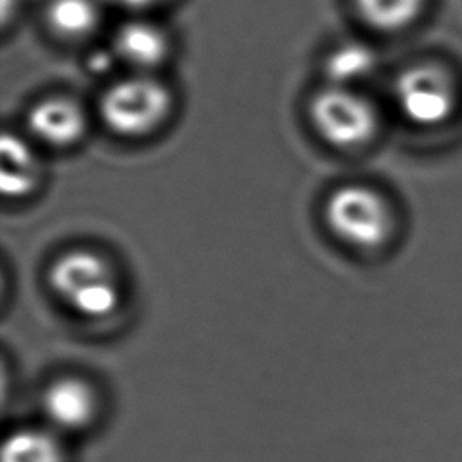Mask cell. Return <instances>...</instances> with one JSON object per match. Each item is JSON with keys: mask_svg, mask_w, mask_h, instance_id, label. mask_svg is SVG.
I'll return each instance as SVG.
<instances>
[{"mask_svg": "<svg viewBox=\"0 0 462 462\" xmlns=\"http://www.w3.org/2000/svg\"><path fill=\"white\" fill-rule=\"evenodd\" d=\"M310 117L319 135L341 148L366 143L377 126V116L370 101L339 85H332L314 96Z\"/></svg>", "mask_w": 462, "mask_h": 462, "instance_id": "4", "label": "cell"}, {"mask_svg": "<svg viewBox=\"0 0 462 462\" xmlns=\"http://www.w3.org/2000/svg\"><path fill=\"white\" fill-rule=\"evenodd\" d=\"M101 117L119 135H143L155 128L170 110V92L148 76L116 81L101 97Z\"/></svg>", "mask_w": 462, "mask_h": 462, "instance_id": "3", "label": "cell"}, {"mask_svg": "<svg viewBox=\"0 0 462 462\" xmlns=\"http://www.w3.org/2000/svg\"><path fill=\"white\" fill-rule=\"evenodd\" d=\"M27 125L32 135L43 143L67 146L83 135L85 114L81 106L69 97H49L29 110Z\"/></svg>", "mask_w": 462, "mask_h": 462, "instance_id": "7", "label": "cell"}, {"mask_svg": "<svg viewBox=\"0 0 462 462\" xmlns=\"http://www.w3.org/2000/svg\"><path fill=\"white\" fill-rule=\"evenodd\" d=\"M374 65V54L363 43H345L330 52L325 61L327 76L334 85L348 83L366 76Z\"/></svg>", "mask_w": 462, "mask_h": 462, "instance_id": "12", "label": "cell"}, {"mask_svg": "<svg viewBox=\"0 0 462 462\" xmlns=\"http://www.w3.org/2000/svg\"><path fill=\"white\" fill-rule=\"evenodd\" d=\"M0 188L5 197H22L32 191L40 177V164L32 148L14 134L5 132L0 143Z\"/></svg>", "mask_w": 462, "mask_h": 462, "instance_id": "9", "label": "cell"}, {"mask_svg": "<svg viewBox=\"0 0 462 462\" xmlns=\"http://www.w3.org/2000/svg\"><path fill=\"white\" fill-rule=\"evenodd\" d=\"M42 411L56 433L85 428L97 411L94 388L79 377H61L51 383L42 395Z\"/></svg>", "mask_w": 462, "mask_h": 462, "instance_id": "6", "label": "cell"}, {"mask_svg": "<svg viewBox=\"0 0 462 462\" xmlns=\"http://www.w3.org/2000/svg\"><path fill=\"white\" fill-rule=\"evenodd\" d=\"M47 20L60 36L83 38L96 29L99 7L96 0H51Z\"/></svg>", "mask_w": 462, "mask_h": 462, "instance_id": "11", "label": "cell"}, {"mask_svg": "<svg viewBox=\"0 0 462 462\" xmlns=\"http://www.w3.org/2000/svg\"><path fill=\"white\" fill-rule=\"evenodd\" d=\"M325 220L336 238L356 249H377L393 231L388 202L377 191L357 184L337 188L328 197Z\"/></svg>", "mask_w": 462, "mask_h": 462, "instance_id": "2", "label": "cell"}, {"mask_svg": "<svg viewBox=\"0 0 462 462\" xmlns=\"http://www.w3.org/2000/svg\"><path fill=\"white\" fill-rule=\"evenodd\" d=\"M2 462H65L60 433L47 428H23L2 446Z\"/></svg>", "mask_w": 462, "mask_h": 462, "instance_id": "10", "label": "cell"}, {"mask_svg": "<svg viewBox=\"0 0 462 462\" xmlns=\"http://www.w3.org/2000/svg\"><path fill=\"white\" fill-rule=\"evenodd\" d=\"M110 63V58L108 56H105V54H97V56H94V58H90V67H97V69H105L106 65Z\"/></svg>", "mask_w": 462, "mask_h": 462, "instance_id": "15", "label": "cell"}, {"mask_svg": "<svg viewBox=\"0 0 462 462\" xmlns=\"http://www.w3.org/2000/svg\"><path fill=\"white\" fill-rule=\"evenodd\" d=\"M168 52V38L157 25L143 20L123 23L114 38V54L139 70L157 67Z\"/></svg>", "mask_w": 462, "mask_h": 462, "instance_id": "8", "label": "cell"}, {"mask_svg": "<svg viewBox=\"0 0 462 462\" xmlns=\"http://www.w3.org/2000/svg\"><path fill=\"white\" fill-rule=\"evenodd\" d=\"M356 5L370 25L383 31H395L417 16L422 0H356Z\"/></svg>", "mask_w": 462, "mask_h": 462, "instance_id": "13", "label": "cell"}, {"mask_svg": "<svg viewBox=\"0 0 462 462\" xmlns=\"http://www.w3.org/2000/svg\"><path fill=\"white\" fill-rule=\"evenodd\" d=\"M116 4L119 5H125V7H132V9H143V7H150L161 0H114Z\"/></svg>", "mask_w": 462, "mask_h": 462, "instance_id": "14", "label": "cell"}, {"mask_svg": "<svg viewBox=\"0 0 462 462\" xmlns=\"http://www.w3.org/2000/svg\"><path fill=\"white\" fill-rule=\"evenodd\" d=\"M395 99L411 123L431 126L446 121L453 112L455 88L440 69L420 65L397 78Z\"/></svg>", "mask_w": 462, "mask_h": 462, "instance_id": "5", "label": "cell"}, {"mask_svg": "<svg viewBox=\"0 0 462 462\" xmlns=\"http://www.w3.org/2000/svg\"><path fill=\"white\" fill-rule=\"evenodd\" d=\"M49 285L83 318L103 319L121 303V287L112 263L92 249L78 247L61 253L49 269Z\"/></svg>", "mask_w": 462, "mask_h": 462, "instance_id": "1", "label": "cell"}]
</instances>
